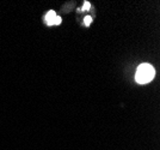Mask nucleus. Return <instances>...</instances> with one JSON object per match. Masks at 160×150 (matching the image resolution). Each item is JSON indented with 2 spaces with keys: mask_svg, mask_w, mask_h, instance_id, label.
<instances>
[{
  "mask_svg": "<svg viewBox=\"0 0 160 150\" xmlns=\"http://www.w3.org/2000/svg\"><path fill=\"white\" fill-rule=\"evenodd\" d=\"M91 22H92V17H90V16H86V17H85V19H84V24H85L86 27H90Z\"/></svg>",
  "mask_w": 160,
  "mask_h": 150,
  "instance_id": "obj_3",
  "label": "nucleus"
},
{
  "mask_svg": "<svg viewBox=\"0 0 160 150\" xmlns=\"http://www.w3.org/2000/svg\"><path fill=\"white\" fill-rule=\"evenodd\" d=\"M154 76H155V70L151 64L143 62L139 65V67L136 70L135 73V81L139 84H147L151 81H153Z\"/></svg>",
  "mask_w": 160,
  "mask_h": 150,
  "instance_id": "obj_1",
  "label": "nucleus"
},
{
  "mask_svg": "<svg viewBox=\"0 0 160 150\" xmlns=\"http://www.w3.org/2000/svg\"><path fill=\"white\" fill-rule=\"evenodd\" d=\"M61 21H62L61 17H59L53 10L47 12V14H46V23H47V25H59V24H61Z\"/></svg>",
  "mask_w": 160,
  "mask_h": 150,
  "instance_id": "obj_2",
  "label": "nucleus"
},
{
  "mask_svg": "<svg viewBox=\"0 0 160 150\" xmlns=\"http://www.w3.org/2000/svg\"><path fill=\"white\" fill-rule=\"evenodd\" d=\"M90 7H91V4H90L88 1H85V3H84V6L81 7L80 10H81V11H86V10H90Z\"/></svg>",
  "mask_w": 160,
  "mask_h": 150,
  "instance_id": "obj_4",
  "label": "nucleus"
}]
</instances>
